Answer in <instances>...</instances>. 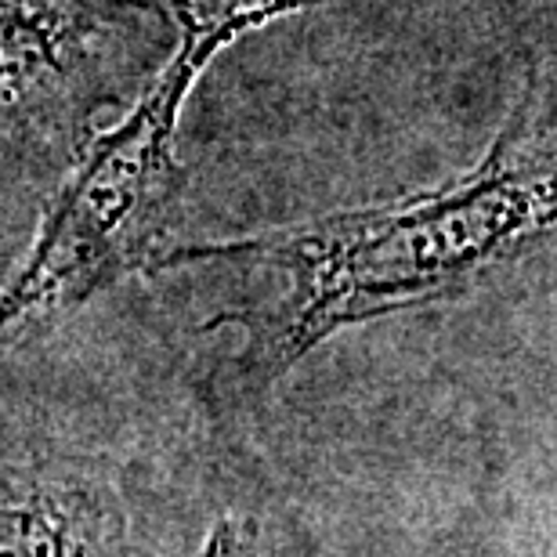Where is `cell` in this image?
Returning <instances> with one entry per match:
<instances>
[{"label": "cell", "instance_id": "1", "mask_svg": "<svg viewBox=\"0 0 557 557\" xmlns=\"http://www.w3.org/2000/svg\"><path fill=\"white\" fill-rule=\"evenodd\" d=\"M554 221V76L536 62L471 171L395 203L333 210L225 243L160 247L145 272L218 264L258 275L250 297L207 330H239L225 376L243 398H261L344 330L478 294L493 275L547 247Z\"/></svg>", "mask_w": 557, "mask_h": 557}, {"label": "cell", "instance_id": "2", "mask_svg": "<svg viewBox=\"0 0 557 557\" xmlns=\"http://www.w3.org/2000/svg\"><path fill=\"white\" fill-rule=\"evenodd\" d=\"M239 29H177L174 51L116 124L73 152L29 253L0 286V348L145 272L188 182L177 160L185 106Z\"/></svg>", "mask_w": 557, "mask_h": 557}, {"label": "cell", "instance_id": "3", "mask_svg": "<svg viewBox=\"0 0 557 557\" xmlns=\"http://www.w3.org/2000/svg\"><path fill=\"white\" fill-rule=\"evenodd\" d=\"M156 0H0V160L65 156L166 59Z\"/></svg>", "mask_w": 557, "mask_h": 557}, {"label": "cell", "instance_id": "4", "mask_svg": "<svg viewBox=\"0 0 557 557\" xmlns=\"http://www.w3.org/2000/svg\"><path fill=\"white\" fill-rule=\"evenodd\" d=\"M228 529L196 557H228ZM0 557H145L113 474L87 460L0 467Z\"/></svg>", "mask_w": 557, "mask_h": 557}, {"label": "cell", "instance_id": "5", "mask_svg": "<svg viewBox=\"0 0 557 557\" xmlns=\"http://www.w3.org/2000/svg\"><path fill=\"white\" fill-rule=\"evenodd\" d=\"M319 0H156L171 29H261L264 22L286 18Z\"/></svg>", "mask_w": 557, "mask_h": 557}]
</instances>
